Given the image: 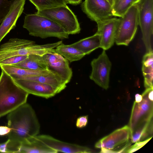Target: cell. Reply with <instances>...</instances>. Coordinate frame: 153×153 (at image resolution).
Instances as JSON below:
<instances>
[{
  "instance_id": "cell-29",
  "label": "cell",
  "mask_w": 153,
  "mask_h": 153,
  "mask_svg": "<svg viewBox=\"0 0 153 153\" xmlns=\"http://www.w3.org/2000/svg\"><path fill=\"white\" fill-rule=\"evenodd\" d=\"M88 115L80 116L77 119L76 126L77 127L81 128L85 127L88 122Z\"/></svg>"
},
{
  "instance_id": "cell-14",
  "label": "cell",
  "mask_w": 153,
  "mask_h": 153,
  "mask_svg": "<svg viewBox=\"0 0 153 153\" xmlns=\"http://www.w3.org/2000/svg\"><path fill=\"white\" fill-rule=\"evenodd\" d=\"M13 79L18 85L29 94L47 99L59 93L55 88L50 85L30 80Z\"/></svg>"
},
{
  "instance_id": "cell-18",
  "label": "cell",
  "mask_w": 153,
  "mask_h": 153,
  "mask_svg": "<svg viewBox=\"0 0 153 153\" xmlns=\"http://www.w3.org/2000/svg\"><path fill=\"white\" fill-rule=\"evenodd\" d=\"M1 70L4 71L12 78L19 76L47 75L56 74L50 70H38L29 69L12 65H0Z\"/></svg>"
},
{
  "instance_id": "cell-25",
  "label": "cell",
  "mask_w": 153,
  "mask_h": 153,
  "mask_svg": "<svg viewBox=\"0 0 153 153\" xmlns=\"http://www.w3.org/2000/svg\"><path fill=\"white\" fill-rule=\"evenodd\" d=\"M37 10L66 5L65 0H29Z\"/></svg>"
},
{
  "instance_id": "cell-1",
  "label": "cell",
  "mask_w": 153,
  "mask_h": 153,
  "mask_svg": "<svg viewBox=\"0 0 153 153\" xmlns=\"http://www.w3.org/2000/svg\"><path fill=\"white\" fill-rule=\"evenodd\" d=\"M7 114V126L11 130L7 135V153H16L21 143L37 135L40 125L34 110L26 102Z\"/></svg>"
},
{
  "instance_id": "cell-13",
  "label": "cell",
  "mask_w": 153,
  "mask_h": 153,
  "mask_svg": "<svg viewBox=\"0 0 153 153\" xmlns=\"http://www.w3.org/2000/svg\"><path fill=\"white\" fill-rule=\"evenodd\" d=\"M120 19L110 18L97 22V31L100 36V48L106 50L110 48L114 42L115 32Z\"/></svg>"
},
{
  "instance_id": "cell-19",
  "label": "cell",
  "mask_w": 153,
  "mask_h": 153,
  "mask_svg": "<svg viewBox=\"0 0 153 153\" xmlns=\"http://www.w3.org/2000/svg\"><path fill=\"white\" fill-rule=\"evenodd\" d=\"M12 78L32 80L50 85L55 88L59 93L66 87V83L56 74L47 75L19 76Z\"/></svg>"
},
{
  "instance_id": "cell-26",
  "label": "cell",
  "mask_w": 153,
  "mask_h": 153,
  "mask_svg": "<svg viewBox=\"0 0 153 153\" xmlns=\"http://www.w3.org/2000/svg\"><path fill=\"white\" fill-rule=\"evenodd\" d=\"M17 0H0V25L13 4Z\"/></svg>"
},
{
  "instance_id": "cell-20",
  "label": "cell",
  "mask_w": 153,
  "mask_h": 153,
  "mask_svg": "<svg viewBox=\"0 0 153 153\" xmlns=\"http://www.w3.org/2000/svg\"><path fill=\"white\" fill-rule=\"evenodd\" d=\"M70 45L79 50L85 55L89 54L100 47V36L96 32L92 36L81 39Z\"/></svg>"
},
{
  "instance_id": "cell-3",
  "label": "cell",
  "mask_w": 153,
  "mask_h": 153,
  "mask_svg": "<svg viewBox=\"0 0 153 153\" xmlns=\"http://www.w3.org/2000/svg\"><path fill=\"white\" fill-rule=\"evenodd\" d=\"M29 93L1 70L0 76V117L26 102Z\"/></svg>"
},
{
  "instance_id": "cell-10",
  "label": "cell",
  "mask_w": 153,
  "mask_h": 153,
  "mask_svg": "<svg viewBox=\"0 0 153 153\" xmlns=\"http://www.w3.org/2000/svg\"><path fill=\"white\" fill-rule=\"evenodd\" d=\"M35 42L18 38H11L0 46V61L14 56L33 54Z\"/></svg>"
},
{
  "instance_id": "cell-5",
  "label": "cell",
  "mask_w": 153,
  "mask_h": 153,
  "mask_svg": "<svg viewBox=\"0 0 153 153\" xmlns=\"http://www.w3.org/2000/svg\"><path fill=\"white\" fill-rule=\"evenodd\" d=\"M132 143L130 128L126 125L102 138L95 147L102 153H126Z\"/></svg>"
},
{
  "instance_id": "cell-6",
  "label": "cell",
  "mask_w": 153,
  "mask_h": 153,
  "mask_svg": "<svg viewBox=\"0 0 153 153\" xmlns=\"http://www.w3.org/2000/svg\"><path fill=\"white\" fill-rule=\"evenodd\" d=\"M35 13L56 22L69 35L79 33L80 32L76 16L67 5L38 10Z\"/></svg>"
},
{
  "instance_id": "cell-12",
  "label": "cell",
  "mask_w": 153,
  "mask_h": 153,
  "mask_svg": "<svg viewBox=\"0 0 153 153\" xmlns=\"http://www.w3.org/2000/svg\"><path fill=\"white\" fill-rule=\"evenodd\" d=\"M43 56L49 70L59 75L66 84L70 81L73 71L68 60L56 53L54 49Z\"/></svg>"
},
{
  "instance_id": "cell-31",
  "label": "cell",
  "mask_w": 153,
  "mask_h": 153,
  "mask_svg": "<svg viewBox=\"0 0 153 153\" xmlns=\"http://www.w3.org/2000/svg\"><path fill=\"white\" fill-rule=\"evenodd\" d=\"M10 142V140H8L5 142L0 143V152L7 153L8 144Z\"/></svg>"
},
{
  "instance_id": "cell-28",
  "label": "cell",
  "mask_w": 153,
  "mask_h": 153,
  "mask_svg": "<svg viewBox=\"0 0 153 153\" xmlns=\"http://www.w3.org/2000/svg\"><path fill=\"white\" fill-rule=\"evenodd\" d=\"M151 138H149L144 141L135 143L133 145L131 146L127 151L126 153H131L138 150L145 145Z\"/></svg>"
},
{
  "instance_id": "cell-32",
  "label": "cell",
  "mask_w": 153,
  "mask_h": 153,
  "mask_svg": "<svg viewBox=\"0 0 153 153\" xmlns=\"http://www.w3.org/2000/svg\"><path fill=\"white\" fill-rule=\"evenodd\" d=\"M82 0H65L66 4H69L73 5H77L80 4Z\"/></svg>"
},
{
  "instance_id": "cell-8",
  "label": "cell",
  "mask_w": 153,
  "mask_h": 153,
  "mask_svg": "<svg viewBox=\"0 0 153 153\" xmlns=\"http://www.w3.org/2000/svg\"><path fill=\"white\" fill-rule=\"evenodd\" d=\"M138 7V22L147 52L153 51L151 37L153 33V0H140Z\"/></svg>"
},
{
  "instance_id": "cell-17",
  "label": "cell",
  "mask_w": 153,
  "mask_h": 153,
  "mask_svg": "<svg viewBox=\"0 0 153 153\" xmlns=\"http://www.w3.org/2000/svg\"><path fill=\"white\" fill-rule=\"evenodd\" d=\"M16 153L57 152L39 140L36 136L21 143L17 148Z\"/></svg>"
},
{
  "instance_id": "cell-34",
  "label": "cell",
  "mask_w": 153,
  "mask_h": 153,
  "mask_svg": "<svg viewBox=\"0 0 153 153\" xmlns=\"http://www.w3.org/2000/svg\"><path fill=\"white\" fill-rule=\"evenodd\" d=\"M107 0L109 3L111 4L112 6L114 4V0Z\"/></svg>"
},
{
  "instance_id": "cell-35",
  "label": "cell",
  "mask_w": 153,
  "mask_h": 153,
  "mask_svg": "<svg viewBox=\"0 0 153 153\" xmlns=\"http://www.w3.org/2000/svg\"><path fill=\"white\" fill-rule=\"evenodd\" d=\"M140 0H134V3L133 4H135L137 3Z\"/></svg>"
},
{
  "instance_id": "cell-22",
  "label": "cell",
  "mask_w": 153,
  "mask_h": 153,
  "mask_svg": "<svg viewBox=\"0 0 153 153\" xmlns=\"http://www.w3.org/2000/svg\"><path fill=\"white\" fill-rule=\"evenodd\" d=\"M142 71L144 77V86L146 88H153V51L146 52L142 61Z\"/></svg>"
},
{
  "instance_id": "cell-2",
  "label": "cell",
  "mask_w": 153,
  "mask_h": 153,
  "mask_svg": "<svg viewBox=\"0 0 153 153\" xmlns=\"http://www.w3.org/2000/svg\"><path fill=\"white\" fill-rule=\"evenodd\" d=\"M153 90L146 88L142 95V101L134 102L128 126L133 143L152 137Z\"/></svg>"
},
{
  "instance_id": "cell-4",
  "label": "cell",
  "mask_w": 153,
  "mask_h": 153,
  "mask_svg": "<svg viewBox=\"0 0 153 153\" xmlns=\"http://www.w3.org/2000/svg\"><path fill=\"white\" fill-rule=\"evenodd\" d=\"M23 27L28 31L30 35L42 39L55 37L64 39L69 37V35L58 24L36 13L26 15Z\"/></svg>"
},
{
  "instance_id": "cell-27",
  "label": "cell",
  "mask_w": 153,
  "mask_h": 153,
  "mask_svg": "<svg viewBox=\"0 0 153 153\" xmlns=\"http://www.w3.org/2000/svg\"><path fill=\"white\" fill-rule=\"evenodd\" d=\"M28 55L18 56L10 57L0 61V65H12L23 61Z\"/></svg>"
},
{
  "instance_id": "cell-16",
  "label": "cell",
  "mask_w": 153,
  "mask_h": 153,
  "mask_svg": "<svg viewBox=\"0 0 153 153\" xmlns=\"http://www.w3.org/2000/svg\"><path fill=\"white\" fill-rule=\"evenodd\" d=\"M25 1V0H17L12 6L0 25V43L10 30L16 26L17 21L24 10Z\"/></svg>"
},
{
  "instance_id": "cell-30",
  "label": "cell",
  "mask_w": 153,
  "mask_h": 153,
  "mask_svg": "<svg viewBox=\"0 0 153 153\" xmlns=\"http://www.w3.org/2000/svg\"><path fill=\"white\" fill-rule=\"evenodd\" d=\"M10 130L11 129L8 126H0V135H7Z\"/></svg>"
},
{
  "instance_id": "cell-7",
  "label": "cell",
  "mask_w": 153,
  "mask_h": 153,
  "mask_svg": "<svg viewBox=\"0 0 153 153\" xmlns=\"http://www.w3.org/2000/svg\"><path fill=\"white\" fill-rule=\"evenodd\" d=\"M138 25V9L135 4L120 19L115 32L114 42L118 45H128L133 39Z\"/></svg>"
},
{
  "instance_id": "cell-24",
  "label": "cell",
  "mask_w": 153,
  "mask_h": 153,
  "mask_svg": "<svg viewBox=\"0 0 153 153\" xmlns=\"http://www.w3.org/2000/svg\"><path fill=\"white\" fill-rule=\"evenodd\" d=\"M133 3L134 0H114L112 5L113 16L122 17Z\"/></svg>"
},
{
  "instance_id": "cell-15",
  "label": "cell",
  "mask_w": 153,
  "mask_h": 153,
  "mask_svg": "<svg viewBox=\"0 0 153 153\" xmlns=\"http://www.w3.org/2000/svg\"><path fill=\"white\" fill-rule=\"evenodd\" d=\"M36 137L39 140L57 152L86 153L92 152L91 149L87 147L63 142L49 135L42 134L37 135Z\"/></svg>"
},
{
  "instance_id": "cell-9",
  "label": "cell",
  "mask_w": 153,
  "mask_h": 153,
  "mask_svg": "<svg viewBox=\"0 0 153 153\" xmlns=\"http://www.w3.org/2000/svg\"><path fill=\"white\" fill-rule=\"evenodd\" d=\"M92 70L90 79L102 88L107 89L109 87V76L111 63L105 50L91 62Z\"/></svg>"
},
{
  "instance_id": "cell-21",
  "label": "cell",
  "mask_w": 153,
  "mask_h": 153,
  "mask_svg": "<svg viewBox=\"0 0 153 153\" xmlns=\"http://www.w3.org/2000/svg\"><path fill=\"white\" fill-rule=\"evenodd\" d=\"M12 65L34 70H49L47 62L43 55H30L23 61Z\"/></svg>"
},
{
  "instance_id": "cell-11",
  "label": "cell",
  "mask_w": 153,
  "mask_h": 153,
  "mask_svg": "<svg viewBox=\"0 0 153 153\" xmlns=\"http://www.w3.org/2000/svg\"><path fill=\"white\" fill-rule=\"evenodd\" d=\"M81 8L89 19L96 22L113 16L112 6L107 0H85Z\"/></svg>"
},
{
  "instance_id": "cell-23",
  "label": "cell",
  "mask_w": 153,
  "mask_h": 153,
  "mask_svg": "<svg viewBox=\"0 0 153 153\" xmlns=\"http://www.w3.org/2000/svg\"><path fill=\"white\" fill-rule=\"evenodd\" d=\"M56 48V53L70 62L79 60L85 55L83 52L70 45H66L62 43Z\"/></svg>"
},
{
  "instance_id": "cell-33",
  "label": "cell",
  "mask_w": 153,
  "mask_h": 153,
  "mask_svg": "<svg viewBox=\"0 0 153 153\" xmlns=\"http://www.w3.org/2000/svg\"><path fill=\"white\" fill-rule=\"evenodd\" d=\"M142 95L137 94L135 95V101L136 102H140L142 101Z\"/></svg>"
}]
</instances>
